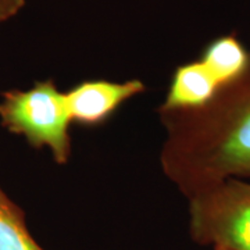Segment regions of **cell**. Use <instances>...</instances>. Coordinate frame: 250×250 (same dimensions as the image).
Here are the masks:
<instances>
[{
    "instance_id": "obj_8",
    "label": "cell",
    "mask_w": 250,
    "mask_h": 250,
    "mask_svg": "<svg viewBox=\"0 0 250 250\" xmlns=\"http://www.w3.org/2000/svg\"><path fill=\"white\" fill-rule=\"evenodd\" d=\"M25 6V0H0V25L16 17Z\"/></svg>"
},
{
    "instance_id": "obj_7",
    "label": "cell",
    "mask_w": 250,
    "mask_h": 250,
    "mask_svg": "<svg viewBox=\"0 0 250 250\" xmlns=\"http://www.w3.org/2000/svg\"><path fill=\"white\" fill-rule=\"evenodd\" d=\"M0 250H45L28 229L22 210L0 187Z\"/></svg>"
},
{
    "instance_id": "obj_1",
    "label": "cell",
    "mask_w": 250,
    "mask_h": 250,
    "mask_svg": "<svg viewBox=\"0 0 250 250\" xmlns=\"http://www.w3.org/2000/svg\"><path fill=\"white\" fill-rule=\"evenodd\" d=\"M160 167L185 197L228 178H250V52L243 71L203 106L159 110Z\"/></svg>"
},
{
    "instance_id": "obj_2",
    "label": "cell",
    "mask_w": 250,
    "mask_h": 250,
    "mask_svg": "<svg viewBox=\"0 0 250 250\" xmlns=\"http://www.w3.org/2000/svg\"><path fill=\"white\" fill-rule=\"evenodd\" d=\"M0 124L10 134L22 136L35 149H47L59 166L67 164L72 154L65 93L53 80L36 81L28 89L1 93Z\"/></svg>"
},
{
    "instance_id": "obj_3",
    "label": "cell",
    "mask_w": 250,
    "mask_h": 250,
    "mask_svg": "<svg viewBox=\"0 0 250 250\" xmlns=\"http://www.w3.org/2000/svg\"><path fill=\"white\" fill-rule=\"evenodd\" d=\"M188 199L189 233L202 246L250 250V182L228 178Z\"/></svg>"
},
{
    "instance_id": "obj_6",
    "label": "cell",
    "mask_w": 250,
    "mask_h": 250,
    "mask_svg": "<svg viewBox=\"0 0 250 250\" xmlns=\"http://www.w3.org/2000/svg\"><path fill=\"white\" fill-rule=\"evenodd\" d=\"M199 60L223 86L243 71L249 60V50L235 35H224L206 46Z\"/></svg>"
},
{
    "instance_id": "obj_4",
    "label": "cell",
    "mask_w": 250,
    "mask_h": 250,
    "mask_svg": "<svg viewBox=\"0 0 250 250\" xmlns=\"http://www.w3.org/2000/svg\"><path fill=\"white\" fill-rule=\"evenodd\" d=\"M141 80L123 82L106 80L83 81L64 92L72 124L96 126L106 123L125 102L145 92Z\"/></svg>"
},
{
    "instance_id": "obj_5",
    "label": "cell",
    "mask_w": 250,
    "mask_h": 250,
    "mask_svg": "<svg viewBox=\"0 0 250 250\" xmlns=\"http://www.w3.org/2000/svg\"><path fill=\"white\" fill-rule=\"evenodd\" d=\"M221 85L200 60L181 64L172 74L159 110H188L203 106Z\"/></svg>"
},
{
    "instance_id": "obj_9",
    "label": "cell",
    "mask_w": 250,
    "mask_h": 250,
    "mask_svg": "<svg viewBox=\"0 0 250 250\" xmlns=\"http://www.w3.org/2000/svg\"><path fill=\"white\" fill-rule=\"evenodd\" d=\"M214 250H225V249H218V248H215Z\"/></svg>"
}]
</instances>
